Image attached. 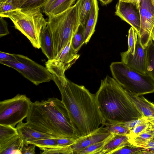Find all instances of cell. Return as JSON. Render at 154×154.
Wrapping results in <instances>:
<instances>
[{"label": "cell", "instance_id": "obj_39", "mask_svg": "<svg viewBox=\"0 0 154 154\" xmlns=\"http://www.w3.org/2000/svg\"><path fill=\"white\" fill-rule=\"evenodd\" d=\"M7 61L14 62L17 59L13 54L0 51V61Z\"/></svg>", "mask_w": 154, "mask_h": 154}, {"label": "cell", "instance_id": "obj_25", "mask_svg": "<svg viewBox=\"0 0 154 154\" xmlns=\"http://www.w3.org/2000/svg\"><path fill=\"white\" fill-rule=\"evenodd\" d=\"M57 138H44L31 140L27 141L25 145H28L29 144H33L41 150L45 148H56L59 146L57 145Z\"/></svg>", "mask_w": 154, "mask_h": 154}, {"label": "cell", "instance_id": "obj_35", "mask_svg": "<svg viewBox=\"0 0 154 154\" xmlns=\"http://www.w3.org/2000/svg\"><path fill=\"white\" fill-rule=\"evenodd\" d=\"M11 1L0 2V17H2L5 14L17 9Z\"/></svg>", "mask_w": 154, "mask_h": 154}, {"label": "cell", "instance_id": "obj_24", "mask_svg": "<svg viewBox=\"0 0 154 154\" xmlns=\"http://www.w3.org/2000/svg\"><path fill=\"white\" fill-rule=\"evenodd\" d=\"M145 49L147 73L154 80V42L152 40Z\"/></svg>", "mask_w": 154, "mask_h": 154}, {"label": "cell", "instance_id": "obj_19", "mask_svg": "<svg viewBox=\"0 0 154 154\" xmlns=\"http://www.w3.org/2000/svg\"><path fill=\"white\" fill-rule=\"evenodd\" d=\"M24 145L23 140L19 134L0 147V154H21L22 149Z\"/></svg>", "mask_w": 154, "mask_h": 154}, {"label": "cell", "instance_id": "obj_29", "mask_svg": "<svg viewBox=\"0 0 154 154\" xmlns=\"http://www.w3.org/2000/svg\"><path fill=\"white\" fill-rule=\"evenodd\" d=\"M138 39L137 32L132 27L128 31V49L127 51L134 55Z\"/></svg>", "mask_w": 154, "mask_h": 154}, {"label": "cell", "instance_id": "obj_26", "mask_svg": "<svg viewBox=\"0 0 154 154\" xmlns=\"http://www.w3.org/2000/svg\"><path fill=\"white\" fill-rule=\"evenodd\" d=\"M103 125L104 129L111 134L117 135H124L129 134V130L121 123H113L105 122Z\"/></svg>", "mask_w": 154, "mask_h": 154}, {"label": "cell", "instance_id": "obj_8", "mask_svg": "<svg viewBox=\"0 0 154 154\" xmlns=\"http://www.w3.org/2000/svg\"><path fill=\"white\" fill-rule=\"evenodd\" d=\"M16 61H0L1 64L16 70L24 77L36 85L52 80V75L47 68L28 57L13 54Z\"/></svg>", "mask_w": 154, "mask_h": 154}, {"label": "cell", "instance_id": "obj_44", "mask_svg": "<svg viewBox=\"0 0 154 154\" xmlns=\"http://www.w3.org/2000/svg\"><path fill=\"white\" fill-rule=\"evenodd\" d=\"M150 37L151 39L154 42V26L151 33Z\"/></svg>", "mask_w": 154, "mask_h": 154}, {"label": "cell", "instance_id": "obj_27", "mask_svg": "<svg viewBox=\"0 0 154 154\" xmlns=\"http://www.w3.org/2000/svg\"><path fill=\"white\" fill-rule=\"evenodd\" d=\"M83 32L84 26L80 23L77 31L73 36L71 40L72 46L77 53H78L84 44Z\"/></svg>", "mask_w": 154, "mask_h": 154}, {"label": "cell", "instance_id": "obj_45", "mask_svg": "<svg viewBox=\"0 0 154 154\" xmlns=\"http://www.w3.org/2000/svg\"><path fill=\"white\" fill-rule=\"evenodd\" d=\"M11 0H0V2H6L8 1H11Z\"/></svg>", "mask_w": 154, "mask_h": 154}, {"label": "cell", "instance_id": "obj_6", "mask_svg": "<svg viewBox=\"0 0 154 154\" xmlns=\"http://www.w3.org/2000/svg\"><path fill=\"white\" fill-rule=\"evenodd\" d=\"M109 67L113 78L133 94L140 96L154 92V80L148 74L134 70L122 61L112 62Z\"/></svg>", "mask_w": 154, "mask_h": 154}, {"label": "cell", "instance_id": "obj_9", "mask_svg": "<svg viewBox=\"0 0 154 154\" xmlns=\"http://www.w3.org/2000/svg\"><path fill=\"white\" fill-rule=\"evenodd\" d=\"M140 12V26L138 37L145 49L152 40L150 34L154 26V6L150 0H141Z\"/></svg>", "mask_w": 154, "mask_h": 154}, {"label": "cell", "instance_id": "obj_13", "mask_svg": "<svg viewBox=\"0 0 154 154\" xmlns=\"http://www.w3.org/2000/svg\"><path fill=\"white\" fill-rule=\"evenodd\" d=\"M127 92L130 99L142 116L147 119L149 121H154L153 103L143 96H137L128 91Z\"/></svg>", "mask_w": 154, "mask_h": 154}, {"label": "cell", "instance_id": "obj_46", "mask_svg": "<svg viewBox=\"0 0 154 154\" xmlns=\"http://www.w3.org/2000/svg\"><path fill=\"white\" fill-rule=\"evenodd\" d=\"M152 141H153V142H154V137H153V139L151 140Z\"/></svg>", "mask_w": 154, "mask_h": 154}, {"label": "cell", "instance_id": "obj_37", "mask_svg": "<svg viewBox=\"0 0 154 154\" xmlns=\"http://www.w3.org/2000/svg\"><path fill=\"white\" fill-rule=\"evenodd\" d=\"M78 138L72 137H60L57 138L58 146H72Z\"/></svg>", "mask_w": 154, "mask_h": 154}, {"label": "cell", "instance_id": "obj_36", "mask_svg": "<svg viewBox=\"0 0 154 154\" xmlns=\"http://www.w3.org/2000/svg\"><path fill=\"white\" fill-rule=\"evenodd\" d=\"M132 146L145 149L154 148V142L152 140H146L130 142Z\"/></svg>", "mask_w": 154, "mask_h": 154}, {"label": "cell", "instance_id": "obj_28", "mask_svg": "<svg viewBox=\"0 0 154 154\" xmlns=\"http://www.w3.org/2000/svg\"><path fill=\"white\" fill-rule=\"evenodd\" d=\"M42 154H74L71 146H59L52 148H45L41 149Z\"/></svg>", "mask_w": 154, "mask_h": 154}, {"label": "cell", "instance_id": "obj_7", "mask_svg": "<svg viewBox=\"0 0 154 154\" xmlns=\"http://www.w3.org/2000/svg\"><path fill=\"white\" fill-rule=\"evenodd\" d=\"M32 102L25 95L18 94L0 102V124L16 125L27 117Z\"/></svg>", "mask_w": 154, "mask_h": 154}, {"label": "cell", "instance_id": "obj_20", "mask_svg": "<svg viewBox=\"0 0 154 154\" xmlns=\"http://www.w3.org/2000/svg\"><path fill=\"white\" fill-rule=\"evenodd\" d=\"M76 0H56L44 13L47 16L60 14L72 7Z\"/></svg>", "mask_w": 154, "mask_h": 154}, {"label": "cell", "instance_id": "obj_11", "mask_svg": "<svg viewBox=\"0 0 154 154\" xmlns=\"http://www.w3.org/2000/svg\"><path fill=\"white\" fill-rule=\"evenodd\" d=\"M115 14L130 24L139 34L140 26V10L131 3L119 0L116 6Z\"/></svg>", "mask_w": 154, "mask_h": 154}, {"label": "cell", "instance_id": "obj_4", "mask_svg": "<svg viewBox=\"0 0 154 154\" xmlns=\"http://www.w3.org/2000/svg\"><path fill=\"white\" fill-rule=\"evenodd\" d=\"M47 22L53 40L55 59L72 40L80 24L77 3L60 14L48 15Z\"/></svg>", "mask_w": 154, "mask_h": 154}, {"label": "cell", "instance_id": "obj_12", "mask_svg": "<svg viewBox=\"0 0 154 154\" xmlns=\"http://www.w3.org/2000/svg\"><path fill=\"white\" fill-rule=\"evenodd\" d=\"M103 126V125L94 131L78 138L71 146L74 154H78L86 147L104 140L112 134L105 130Z\"/></svg>", "mask_w": 154, "mask_h": 154}, {"label": "cell", "instance_id": "obj_10", "mask_svg": "<svg viewBox=\"0 0 154 154\" xmlns=\"http://www.w3.org/2000/svg\"><path fill=\"white\" fill-rule=\"evenodd\" d=\"M120 55L122 61L128 66L141 74H147L146 49L141 45L138 37L134 55L127 51L121 52Z\"/></svg>", "mask_w": 154, "mask_h": 154}, {"label": "cell", "instance_id": "obj_3", "mask_svg": "<svg viewBox=\"0 0 154 154\" xmlns=\"http://www.w3.org/2000/svg\"><path fill=\"white\" fill-rule=\"evenodd\" d=\"M95 94L106 122L124 123L142 116L130 99L127 91L113 78L107 75L102 80Z\"/></svg>", "mask_w": 154, "mask_h": 154}, {"label": "cell", "instance_id": "obj_21", "mask_svg": "<svg viewBox=\"0 0 154 154\" xmlns=\"http://www.w3.org/2000/svg\"><path fill=\"white\" fill-rule=\"evenodd\" d=\"M80 23L84 26L88 18L93 0H77Z\"/></svg>", "mask_w": 154, "mask_h": 154}, {"label": "cell", "instance_id": "obj_17", "mask_svg": "<svg viewBox=\"0 0 154 154\" xmlns=\"http://www.w3.org/2000/svg\"><path fill=\"white\" fill-rule=\"evenodd\" d=\"M130 137L128 135H116L104 147L98 154H114L123 147L131 146L129 142Z\"/></svg>", "mask_w": 154, "mask_h": 154}, {"label": "cell", "instance_id": "obj_2", "mask_svg": "<svg viewBox=\"0 0 154 154\" xmlns=\"http://www.w3.org/2000/svg\"><path fill=\"white\" fill-rule=\"evenodd\" d=\"M26 121L31 127L56 137L79 138L65 106L57 98L32 102Z\"/></svg>", "mask_w": 154, "mask_h": 154}, {"label": "cell", "instance_id": "obj_38", "mask_svg": "<svg viewBox=\"0 0 154 154\" xmlns=\"http://www.w3.org/2000/svg\"><path fill=\"white\" fill-rule=\"evenodd\" d=\"M9 34L8 27V23L4 17H0V37L7 35Z\"/></svg>", "mask_w": 154, "mask_h": 154}, {"label": "cell", "instance_id": "obj_43", "mask_svg": "<svg viewBox=\"0 0 154 154\" xmlns=\"http://www.w3.org/2000/svg\"><path fill=\"white\" fill-rule=\"evenodd\" d=\"M103 5H106L110 3L113 0H99Z\"/></svg>", "mask_w": 154, "mask_h": 154}, {"label": "cell", "instance_id": "obj_34", "mask_svg": "<svg viewBox=\"0 0 154 154\" xmlns=\"http://www.w3.org/2000/svg\"><path fill=\"white\" fill-rule=\"evenodd\" d=\"M144 148L128 146L122 148L115 152L114 154H139Z\"/></svg>", "mask_w": 154, "mask_h": 154}, {"label": "cell", "instance_id": "obj_32", "mask_svg": "<svg viewBox=\"0 0 154 154\" xmlns=\"http://www.w3.org/2000/svg\"><path fill=\"white\" fill-rule=\"evenodd\" d=\"M152 128V125L149 122L135 127L130 130L128 135L131 137Z\"/></svg>", "mask_w": 154, "mask_h": 154}, {"label": "cell", "instance_id": "obj_1", "mask_svg": "<svg viewBox=\"0 0 154 154\" xmlns=\"http://www.w3.org/2000/svg\"><path fill=\"white\" fill-rule=\"evenodd\" d=\"M47 68L59 90L61 101L79 138L94 131L105 123L95 94L84 86L68 79L65 75L66 70L60 64L51 63Z\"/></svg>", "mask_w": 154, "mask_h": 154}, {"label": "cell", "instance_id": "obj_18", "mask_svg": "<svg viewBox=\"0 0 154 154\" xmlns=\"http://www.w3.org/2000/svg\"><path fill=\"white\" fill-rule=\"evenodd\" d=\"M71 40L55 58L64 65L66 70L70 68L80 56L73 48Z\"/></svg>", "mask_w": 154, "mask_h": 154}, {"label": "cell", "instance_id": "obj_22", "mask_svg": "<svg viewBox=\"0 0 154 154\" xmlns=\"http://www.w3.org/2000/svg\"><path fill=\"white\" fill-rule=\"evenodd\" d=\"M18 135L16 128L10 125L0 124V147Z\"/></svg>", "mask_w": 154, "mask_h": 154}, {"label": "cell", "instance_id": "obj_33", "mask_svg": "<svg viewBox=\"0 0 154 154\" xmlns=\"http://www.w3.org/2000/svg\"><path fill=\"white\" fill-rule=\"evenodd\" d=\"M149 122L148 119L143 116L138 119L122 123L129 130H130L135 127Z\"/></svg>", "mask_w": 154, "mask_h": 154}, {"label": "cell", "instance_id": "obj_16", "mask_svg": "<svg viewBox=\"0 0 154 154\" xmlns=\"http://www.w3.org/2000/svg\"><path fill=\"white\" fill-rule=\"evenodd\" d=\"M40 48L48 60L54 59V44L49 29L47 25L43 28L39 35Z\"/></svg>", "mask_w": 154, "mask_h": 154}, {"label": "cell", "instance_id": "obj_40", "mask_svg": "<svg viewBox=\"0 0 154 154\" xmlns=\"http://www.w3.org/2000/svg\"><path fill=\"white\" fill-rule=\"evenodd\" d=\"M36 145L32 144H29L28 145H24L22 151V154H35Z\"/></svg>", "mask_w": 154, "mask_h": 154}, {"label": "cell", "instance_id": "obj_23", "mask_svg": "<svg viewBox=\"0 0 154 154\" xmlns=\"http://www.w3.org/2000/svg\"><path fill=\"white\" fill-rule=\"evenodd\" d=\"M116 135L112 134L104 140L86 147L81 151L78 154H98L105 145Z\"/></svg>", "mask_w": 154, "mask_h": 154}, {"label": "cell", "instance_id": "obj_15", "mask_svg": "<svg viewBox=\"0 0 154 154\" xmlns=\"http://www.w3.org/2000/svg\"><path fill=\"white\" fill-rule=\"evenodd\" d=\"M99 8L97 0H93L92 5L88 20L84 26V44H87L95 31Z\"/></svg>", "mask_w": 154, "mask_h": 154}, {"label": "cell", "instance_id": "obj_41", "mask_svg": "<svg viewBox=\"0 0 154 154\" xmlns=\"http://www.w3.org/2000/svg\"><path fill=\"white\" fill-rule=\"evenodd\" d=\"M121 1L130 2L135 5L137 8L140 10V4L141 0H120ZM152 5L154 6V0H150Z\"/></svg>", "mask_w": 154, "mask_h": 154}, {"label": "cell", "instance_id": "obj_31", "mask_svg": "<svg viewBox=\"0 0 154 154\" xmlns=\"http://www.w3.org/2000/svg\"><path fill=\"white\" fill-rule=\"evenodd\" d=\"M154 137L153 128L149 129L136 136L130 137L129 142L152 140Z\"/></svg>", "mask_w": 154, "mask_h": 154}, {"label": "cell", "instance_id": "obj_30", "mask_svg": "<svg viewBox=\"0 0 154 154\" xmlns=\"http://www.w3.org/2000/svg\"><path fill=\"white\" fill-rule=\"evenodd\" d=\"M49 0H27L19 9L41 8L44 7Z\"/></svg>", "mask_w": 154, "mask_h": 154}, {"label": "cell", "instance_id": "obj_47", "mask_svg": "<svg viewBox=\"0 0 154 154\" xmlns=\"http://www.w3.org/2000/svg\"><path fill=\"white\" fill-rule=\"evenodd\" d=\"M153 105H154V104L153 103Z\"/></svg>", "mask_w": 154, "mask_h": 154}, {"label": "cell", "instance_id": "obj_14", "mask_svg": "<svg viewBox=\"0 0 154 154\" xmlns=\"http://www.w3.org/2000/svg\"><path fill=\"white\" fill-rule=\"evenodd\" d=\"M16 128L19 134L23 140L24 145H26L27 141L31 140L44 138H57L36 130L22 121L17 125Z\"/></svg>", "mask_w": 154, "mask_h": 154}, {"label": "cell", "instance_id": "obj_5", "mask_svg": "<svg viewBox=\"0 0 154 154\" xmlns=\"http://www.w3.org/2000/svg\"><path fill=\"white\" fill-rule=\"evenodd\" d=\"M2 17L9 18L15 28L28 38L34 47L40 48V34L48 22L40 8L17 9L5 14Z\"/></svg>", "mask_w": 154, "mask_h": 154}, {"label": "cell", "instance_id": "obj_42", "mask_svg": "<svg viewBox=\"0 0 154 154\" xmlns=\"http://www.w3.org/2000/svg\"><path fill=\"white\" fill-rule=\"evenodd\" d=\"M56 0H49L47 2L44 7H43L44 12L46 11L51 6V5Z\"/></svg>", "mask_w": 154, "mask_h": 154}]
</instances>
